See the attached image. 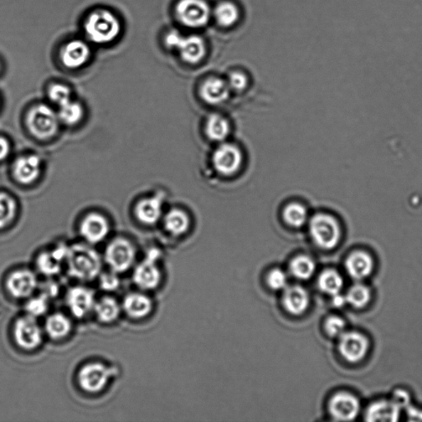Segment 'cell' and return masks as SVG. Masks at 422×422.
<instances>
[{
    "label": "cell",
    "instance_id": "f1b7e54d",
    "mask_svg": "<svg viewBox=\"0 0 422 422\" xmlns=\"http://www.w3.org/2000/svg\"><path fill=\"white\" fill-rule=\"evenodd\" d=\"M163 224L168 233L175 236L183 235L189 229V216L183 210L173 209L163 216Z\"/></svg>",
    "mask_w": 422,
    "mask_h": 422
},
{
    "label": "cell",
    "instance_id": "52a82bcc",
    "mask_svg": "<svg viewBox=\"0 0 422 422\" xmlns=\"http://www.w3.org/2000/svg\"><path fill=\"white\" fill-rule=\"evenodd\" d=\"M136 250L131 242L124 238L113 239L107 246L104 261L110 271L125 274L135 264Z\"/></svg>",
    "mask_w": 422,
    "mask_h": 422
},
{
    "label": "cell",
    "instance_id": "f35d334b",
    "mask_svg": "<svg viewBox=\"0 0 422 422\" xmlns=\"http://www.w3.org/2000/svg\"><path fill=\"white\" fill-rule=\"evenodd\" d=\"M116 272L109 271L101 274L99 276V287L106 292L115 291L120 287L121 281Z\"/></svg>",
    "mask_w": 422,
    "mask_h": 422
},
{
    "label": "cell",
    "instance_id": "e0dca14e",
    "mask_svg": "<svg viewBox=\"0 0 422 422\" xmlns=\"http://www.w3.org/2000/svg\"><path fill=\"white\" fill-rule=\"evenodd\" d=\"M360 405L356 396L342 392L333 396L329 401V411L337 421H353L359 413Z\"/></svg>",
    "mask_w": 422,
    "mask_h": 422
},
{
    "label": "cell",
    "instance_id": "4fadbf2b",
    "mask_svg": "<svg viewBox=\"0 0 422 422\" xmlns=\"http://www.w3.org/2000/svg\"><path fill=\"white\" fill-rule=\"evenodd\" d=\"M39 281L35 272L30 269H18L12 272L6 281L10 295L18 300L32 297L38 290Z\"/></svg>",
    "mask_w": 422,
    "mask_h": 422
},
{
    "label": "cell",
    "instance_id": "9a60e30c",
    "mask_svg": "<svg viewBox=\"0 0 422 422\" xmlns=\"http://www.w3.org/2000/svg\"><path fill=\"white\" fill-rule=\"evenodd\" d=\"M369 347L367 337L358 332H345L339 337V352L348 362L362 360L369 352Z\"/></svg>",
    "mask_w": 422,
    "mask_h": 422
},
{
    "label": "cell",
    "instance_id": "2e32d148",
    "mask_svg": "<svg viewBox=\"0 0 422 422\" xmlns=\"http://www.w3.org/2000/svg\"><path fill=\"white\" fill-rule=\"evenodd\" d=\"M80 232L87 244H99L109 234L110 224L105 216L99 213H91L82 220Z\"/></svg>",
    "mask_w": 422,
    "mask_h": 422
},
{
    "label": "cell",
    "instance_id": "5b68a950",
    "mask_svg": "<svg viewBox=\"0 0 422 422\" xmlns=\"http://www.w3.org/2000/svg\"><path fill=\"white\" fill-rule=\"evenodd\" d=\"M308 225L312 239L319 248L331 250L341 241V226L331 215L317 214L313 216Z\"/></svg>",
    "mask_w": 422,
    "mask_h": 422
},
{
    "label": "cell",
    "instance_id": "1f68e13d",
    "mask_svg": "<svg viewBox=\"0 0 422 422\" xmlns=\"http://www.w3.org/2000/svg\"><path fill=\"white\" fill-rule=\"evenodd\" d=\"M318 286L323 292L333 297L341 292L343 279L337 271L326 270L318 278Z\"/></svg>",
    "mask_w": 422,
    "mask_h": 422
},
{
    "label": "cell",
    "instance_id": "f546056e",
    "mask_svg": "<svg viewBox=\"0 0 422 422\" xmlns=\"http://www.w3.org/2000/svg\"><path fill=\"white\" fill-rule=\"evenodd\" d=\"M212 15L220 27L228 28L239 22L240 10L234 3L223 1L215 7Z\"/></svg>",
    "mask_w": 422,
    "mask_h": 422
},
{
    "label": "cell",
    "instance_id": "74e56055",
    "mask_svg": "<svg viewBox=\"0 0 422 422\" xmlns=\"http://www.w3.org/2000/svg\"><path fill=\"white\" fill-rule=\"evenodd\" d=\"M49 310V298L43 294L36 297H30L26 305L27 315L36 318L43 316Z\"/></svg>",
    "mask_w": 422,
    "mask_h": 422
},
{
    "label": "cell",
    "instance_id": "ac0fdd59",
    "mask_svg": "<svg viewBox=\"0 0 422 422\" xmlns=\"http://www.w3.org/2000/svg\"><path fill=\"white\" fill-rule=\"evenodd\" d=\"M42 161L36 154L23 156L16 159L13 163V178L20 184H33L38 179L42 172Z\"/></svg>",
    "mask_w": 422,
    "mask_h": 422
},
{
    "label": "cell",
    "instance_id": "ab89813d",
    "mask_svg": "<svg viewBox=\"0 0 422 422\" xmlns=\"http://www.w3.org/2000/svg\"><path fill=\"white\" fill-rule=\"evenodd\" d=\"M325 329L329 336L332 337H339L346 332V323L342 318L338 316H332L327 319Z\"/></svg>",
    "mask_w": 422,
    "mask_h": 422
},
{
    "label": "cell",
    "instance_id": "7402d4cb",
    "mask_svg": "<svg viewBox=\"0 0 422 422\" xmlns=\"http://www.w3.org/2000/svg\"><path fill=\"white\" fill-rule=\"evenodd\" d=\"M153 301L141 292L129 293L121 303L122 311L133 319L146 318L153 310Z\"/></svg>",
    "mask_w": 422,
    "mask_h": 422
},
{
    "label": "cell",
    "instance_id": "f6af8a7d",
    "mask_svg": "<svg viewBox=\"0 0 422 422\" xmlns=\"http://www.w3.org/2000/svg\"><path fill=\"white\" fill-rule=\"evenodd\" d=\"M0 69H1V64H0Z\"/></svg>",
    "mask_w": 422,
    "mask_h": 422
},
{
    "label": "cell",
    "instance_id": "e575fe53",
    "mask_svg": "<svg viewBox=\"0 0 422 422\" xmlns=\"http://www.w3.org/2000/svg\"><path fill=\"white\" fill-rule=\"evenodd\" d=\"M17 203L9 195L0 193V229L6 228L17 215Z\"/></svg>",
    "mask_w": 422,
    "mask_h": 422
},
{
    "label": "cell",
    "instance_id": "b9f144b4",
    "mask_svg": "<svg viewBox=\"0 0 422 422\" xmlns=\"http://www.w3.org/2000/svg\"><path fill=\"white\" fill-rule=\"evenodd\" d=\"M267 283L272 290H284L287 287L288 277L284 271L274 269L270 272L267 277Z\"/></svg>",
    "mask_w": 422,
    "mask_h": 422
},
{
    "label": "cell",
    "instance_id": "9c48e42d",
    "mask_svg": "<svg viewBox=\"0 0 422 422\" xmlns=\"http://www.w3.org/2000/svg\"><path fill=\"white\" fill-rule=\"evenodd\" d=\"M15 342L25 351H33L42 345L44 331L37 318L29 315L20 317L13 326Z\"/></svg>",
    "mask_w": 422,
    "mask_h": 422
},
{
    "label": "cell",
    "instance_id": "83f0119b",
    "mask_svg": "<svg viewBox=\"0 0 422 422\" xmlns=\"http://www.w3.org/2000/svg\"><path fill=\"white\" fill-rule=\"evenodd\" d=\"M230 124L227 119L219 114L210 115L205 122V133L210 141L223 143L229 136Z\"/></svg>",
    "mask_w": 422,
    "mask_h": 422
},
{
    "label": "cell",
    "instance_id": "60d3db41",
    "mask_svg": "<svg viewBox=\"0 0 422 422\" xmlns=\"http://www.w3.org/2000/svg\"><path fill=\"white\" fill-rule=\"evenodd\" d=\"M226 81L231 91L243 92L249 85L248 76L241 71L232 72Z\"/></svg>",
    "mask_w": 422,
    "mask_h": 422
},
{
    "label": "cell",
    "instance_id": "603a6c76",
    "mask_svg": "<svg viewBox=\"0 0 422 422\" xmlns=\"http://www.w3.org/2000/svg\"><path fill=\"white\" fill-rule=\"evenodd\" d=\"M346 269L352 279L362 281L372 274L374 270L372 256L363 251H354L347 257Z\"/></svg>",
    "mask_w": 422,
    "mask_h": 422
},
{
    "label": "cell",
    "instance_id": "4dcf8cb0",
    "mask_svg": "<svg viewBox=\"0 0 422 422\" xmlns=\"http://www.w3.org/2000/svg\"><path fill=\"white\" fill-rule=\"evenodd\" d=\"M58 108L60 123H64L66 126H75L83 119L84 107L79 102L72 99Z\"/></svg>",
    "mask_w": 422,
    "mask_h": 422
},
{
    "label": "cell",
    "instance_id": "ba28073f",
    "mask_svg": "<svg viewBox=\"0 0 422 422\" xmlns=\"http://www.w3.org/2000/svg\"><path fill=\"white\" fill-rule=\"evenodd\" d=\"M113 377V369L101 362H90L84 365L78 373L80 388L90 394L104 390Z\"/></svg>",
    "mask_w": 422,
    "mask_h": 422
},
{
    "label": "cell",
    "instance_id": "d6a6232c",
    "mask_svg": "<svg viewBox=\"0 0 422 422\" xmlns=\"http://www.w3.org/2000/svg\"><path fill=\"white\" fill-rule=\"evenodd\" d=\"M283 218L291 227L301 228L308 221V210L301 203H291L283 211Z\"/></svg>",
    "mask_w": 422,
    "mask_h": 422
},
{
    "label": "cell",
    "instance_id": "3957f363",
    "mask_svg": "<svg viewBox=\"0 0 422 422\" xmlns=\"http://www.w3.org/2000/svg\"><path fill=\"white\" fill-rule=\"evenodd\" d=\"M168 50H176L180 58L190 65H198L207 53L205 40L198 35L184 36L178 31H170L164 37Z\"/></svg>",
    "mask_w": 422,
    "mask_h": 422
},
{
    "label": "cell",
    "instance_id": "d590c367",
    "mask_svg": "<svg viewBox=\"0 0 422 422\" xmlns=\"http://www.w3.org/2000/svg\"><path fill=\"white\" fill-rule=\"evenodd\" d=\"M372 293L367 286L356 284L350 288L346 296L347 303L356 308H362L368 305Z\"/></svg>",
    "mask_w": 422,
    "mask_h": 422
},
{
    "label": "cell",
    "instance_id": "8992f818",
    "mask_svg": "<svg viewBox=\"0 0 422 422\" xmlns=\"http://www.w3.org/2000/svg\"><path fill=\"white\" fill-rule=\"evenodd\" d=\"M212 9L205 0H178L175 14L184 27L199 29L205 27L212 16Z\"/></svg>",
    "mask_w": 422,
    "mask_h": 422
},
{
    "label": "cell",
    "instance_id": "cb8c5ba5",
    "mask_svg": "<svg viewBox=\"0 0 422 422\" xmlns=\"http://www.w3.org/2000/svg\"><path fill=\"white\" fill-rule=\"evenodd\" d=\"M283 303L286 310L293 315H301L308 310L310 305V296L301 286H294L286 287Z\"/></svg>",
    "mask_w": 422,
    "mask_h": 422
},
{
    "label": "cell",
    "instance_id": "484cf974",
    "mask_svg": "<svg viewBox=\"0 0 422 422\" xmlns=\"http://www.w3.org/2000/svg\"><path fill=\"white\" fill-rule=\"evenodd\" d=\"M121 312V303L114 297L106 296L96 301L94 313L102 323L116 322L120 318Z\"/></svg>",
    "mask_w": 422,
    "mask_h": 422
},
{
    "label": "cell",
    "instance_id": "7bdbcfd3",
    "mask_svg": "<svg viewBox=\"0 0 422 422\" xmlns=\"http://www.w3.org/2000/svg\"><path fill=\"white\" fill-rule=\"evenodd\" d=\"M59 287L55 282H46L44 285V289L42 293L43 295L48 297L50 300V298L55 297L58 295Z\"/></svg>",
    "mask_w": 422,
    "mask_h": 422
},
{
    "label": "cell",
    "instance_id": "836d02e7",
    "mask_svg": "<svg viewBox=\"0 0 422 422\" xmlns=\"http://www.w3.org/2000/svg\"><path fill=\"white\" fill-rule=\"evenodd\" d=\"M315 262L311 257L302 255L293 259L291 264V271L298 280H308L315 272Z\"/></svg>",
    "mask_w": 422,
    "mask_h": 422
},
{
    "label": "cell",
    "instance_id": "30bf717a",
    "mask_svg": "<svg viewBox=\"0 0 422 422\" xmlns=\"http://www.w3.org/2000/svg\"><path fill=\"white\" fill-rule=\"evenodd\" d=\"M161 254L156 249L149 251L145 259L137 264L133 272V281L142 291H152L161 284L162 274L158 266Z\"/></svg>",
    "mask_w": 422,
    "mask_h": 422
},
{
    "label": "cell",
    "instance_id": "44dd1931",
    "mask_svg": "<svg viewBox=\"0 0 422 422\" xmlns=\"http://www.w3.org/2000/svg\"><path fill=\"white\" fill-rule=\"evenodd\" d=\"M227 81L220 77H210L200 87V96L210 105H219L227 101L230 95Z\"/></svg>",
    "mask_w": 422,
    "mask_h": 422
},
{
    "label": "cell",
    "instance_id": "5bb4252c",
    "mask_svg": "<svg viewBox=\"0 0 422 422\" xmlns=\"http://www.w3.org/2000/svg\"><path fill=\"white\" fill-rule=\"evenodd\" d=\"M92 50L89 43L81 39L66 43L60 51V59L65 68L75 70L83 68L91 59Z\"/></svg>",
    "mask_w": 422,
    "mask_h": 422
},
{
    "label": "cell",
    "instance_id": "ffe728a7",
    "mask_svg": "<svg viewBox=\"0 0 422 422\" xmlns=\"http://www.w3.org/2000/svg\"><path fill=\"white\" fill-rule=\"evenodd\" d=\"M163 195H156L140 200L136 205V219L146 225H153L162 218Z\"/></svg>",
    "mask_w": 422,
    "mask_h": 422
},
{
    "label": "cell",
    "instance_id": "8d00e7d4",
    "mask_svg": "<svg viewBox=\"0 0 422 422\" xmlns=\"http://www.w3.org/2000/svg\"><path fill=\"white\" fill-rule=\"evenodd\" d=\"M48 97L50 102L58 107L73 99L70 87L63 84L50 85L48 90Z\"/></svg>",
    "mask_w": 422,
    "mask_h": 422
},
{
    "label": "cell",
    "instance_id": "7c38bea8",
    "mask_svg": "<svg viewBox=\"0 0 422 422\" xmlns=\"http://www.w3.org/2000/svg\"><path fill=\"white\" fill-rule=\"evenodd\" d=\"M212 161L216 171L224 176H231L241 168L243 154L233 144L223 142L215 149Z\"/></svg>",
    "mask_w": 422,
    "mask_h": 422
},
{
    "label": "cell",
    "instance_id": "6da1fadb",
    "mask_svg": "<svg viewBox=\"0 0 422 422\" xmlns=\"http://www.w3.org/2000/svg\"><path fill=\"white\" fill-rule=\"evenodd\" d=\"M84 33L90 43L105 45L120 37L122 24L117 14L107 9L92 10L84 21Z\"/></svg>",
    "mask_w": 422,
    "mask_h": 422
},
{
    "label": "cell",
    "instance_id": "d4e9b609",
    "mask_svg": "<svg viewBox=\"0 0 422 422\" xmlns=\"http://www.w3.org/2000/svg\"><path fill=\"white\" fill-rule=\"evenodd\" d=\"M399 406L394 401H378L369 406L365 419L369 421H396L399 420Z\"/></svg>",
    "mask_w": 422,
    "mask_h": 422
},
{
    "label": "cell",
    "instance_id": "8fae6325",
    "mask_svg": "<svg viewBox=\"0 0 422 422\" xmlns=\"http://www.w3.org/2000/svg\"><path fill=\"white\" fill-rule=\"evenodd\" d=\"M96 301L94 291L83 286L70 288L65 296L67 308L71 315L78 319H83L94 312Z\"/></svg>",
    "mask_w": 422,
    "mask_h": 422
},
{
    "label": "cell",
    "instance_id": "277c9868",
    "mask_svg": "<svg viewBox=\"0 0 422 422\" xmlns=\"http://www.w3.org/2000/svg\"><path fill=\"white\" fill-rule=\"evenodd\" d=\"M28 131L33 137L45 141L58 133L60 121L53 107L40 104L31 108L26 118Z\"/></svg>",
    "mask_w": 422,
    "mask_h": 422
},
{
    "label": "cell",
    "instance_id": "ee69618b",
    "mask_svg": "<svg viewBox=\"0 0 422 422\" xmlns=\"http://www.w3.org/2000/svg\"><path fill=\"white\" fill-rule=\"evenodd\" d=\"M11 151V146L7 139L0 137V161H4L9 156Z\"/></svg>",
    "mask_w": 422,
    "mask_h": 422
},
{
    "label": "cell",
    "instance_id": "7a4b0ae2",
    "mask_svg": "<svg viewBox=\"0 0 422 422\" xmlns=\"http://www.w3.org/2000/svg\"><path fill=\"white\" fill-rule=\"evenodd\" d=\"M69 276L80 281H92L102 274V260L91 247L75 244L69 247L65 261Z\"/></svg>",
    "mask_w": 422,
    "mask_h": 422
},
{
    "label": "cell",
    "instance_id": "d6986e66",
    "mask_svg": "<svg viewBox=\"0 0 422 422\" xmlns=\"http://www.w3.org/2000/svg\"><path fill=\"white\" fill-rule=\"evenodd\" d=\"M69 247L61 244L53 250L40 254L37 259V267L40 274L48 277H54L60 274L65 266Z\"/></svg>",
    "mask_w": 422,
    "mask_h": 422
},
{
    "label": "cell",
    "instance_id": "4316f807",
    "mask_svg": "<svg viewBox=\"0 0 422 422\" xmlns=\"http://www.w3.org/2000/svg\"><path fill=\"white\" fill-rule=\"evenodd\" d=\"M72 330V322L63 313H51L45 318L44 331L53 340H60L69 335Z\"/></svg>",
    "mask_w": 422,
    "mask_h": 422
}]
</instances>
